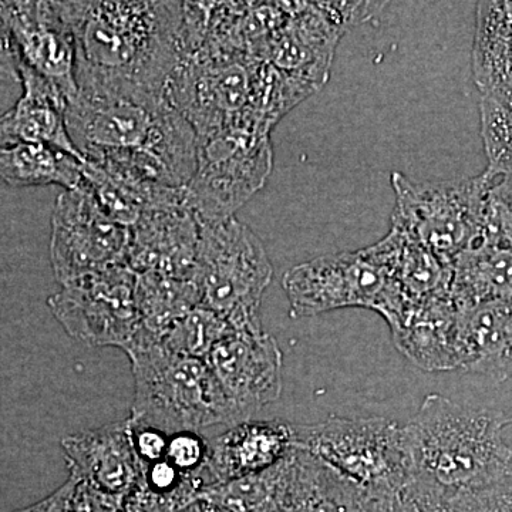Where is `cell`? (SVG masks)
<instances>
[{"label": "cell", "mask_w": 512, "mask_h": 512, "mask_svg": "<svg viewBox=\"0 0 512 512\" xmlns=\"http://www.w3.org/2000/svg\"><path fill=\"white\" fill-rule=\"evenodd\" d=\"M458 309L453 296L406 308L392 330L393 342L410 362L427 372L460 369L457 353Z\"/></svg>", "instance_id": "20"}, {"label": "cell", "mask_w": 512, "mask_h": 512, "mask_svg": "<svg viewBox=\"0 0 512 512\" xmlns=\"http://www.w3.org/2000/svg\"><path fill=\"white\" fill-rule=\"evenodd\" d=\"M272 170L268 131L227 127L198 137V163L185 187L201 224L228 220L261 190Z\"/></svg>", "instance_id": "9"}, {"label": "cell", "mask_w": 512, "mask_h": 512, "mask_svg": "<svg viewBox=\"0 0 512 512\" xmlns=\"http://www.w3.org/2000/svg\"><path fill=\"white\" fill-rule=\"evenodd\" d=\"M295 448L293 424L248 420L229 427L210 441L202 470L205 488L262 473Z\"/></svg>", "instance_id": "17"}, {"label": "cell", "mask_w": 512, "mask_h": 512, "mask_svg": "<svg viewBox=\"0 0 512 512\" xmlns=\"http://www.w3.org/2000/svg\"><path fill=\"white\" fill-rule=\"evenodd\" d=\"M293 431L296 448L366 493L399 494L410 481L406 431L397 421L330 416L322 423L293 424Z\"/></svg>", "instance_id": "5"}, {"label": "cell", "mask_w": 512, "mask_h": 512, "mask_svg": "<svg viewBox=\"0 0 512 512\" xmlns=\"http://www.w3.org/2000/svg\"><path fill=\"white\" fill-rule=\"evenodd\" d=\"M234 330L224 316L200 305L174 323L160 342L178 355L207 360L212 349Z\"/></svg>", "instance_id": "27"}, {"label": "cell", "mask_w": 512, "mask_h": 512, "mask_svg": "<svg viewBox=\"0 0 512 512\" xmlns=\"http://www.w3.org/2000/svg\"><path fill=\"white\" fill-rule=\"evenodd\" d=\"M201 504H202V510H204V512H229L227 510H224V508L214 507V505L205 504V503H201Z\"/></svg>", "instance_id": "34"}, {"label": "cell", "mask_w": 512, "mask_h": 512, "mask_svg": "<svg viewBox=\"0 0 512 512\" xmlns=\"http://www.w3.org/2000/svg\"><path fill=\"white\" fill-rule=\"evenodd\" d=\"M274 275L261 239L232 217L201 224L192 281L201 306L235 330L262 328L259 306Z\"/></svg>", "instance_id": "6"}, {"label": "cell", "mask_w": 512, "mask_h": 512, "mask_svg": "<svg viewBox=\"0 0 512 512\" xmlns=\"http://www.w3.org/2000/svg\"><path fill=\"white\" fill-rule=\"evenodd\" d=\"M134 376L130 419L167 434L242 423L205 360L178 355L141 329L126 350Z\"/></svg>", "instance_id": "4"}, {"label": "cell", "mask_w": 512, "mask_h": 512, "mask_svg": "<svg viewBox=\"0 0 512 512\" xmlns=\"http://www.w3.org/2000/svg\"><path fill=\"white\" fill-rule=\"evenodd\" d=\"M481 134L488 170L512 177V110L491 94L481 99Z\"/></svg>", "instance_id": "28"}, {"label": "cell", "mask_w": 512, "mask_h": 512, "mask_svg": "<svg viewBox=\"0 0 512 512\" xmlns=\"http://www.w3.org/2000/svg\"><path fill=\"white\" fill-rule=\"evenodd\" d=\"M460 369L497 383L512 377V296L458 311Z\"/></svg>", "instance_id": "19"}, {"label": "cell", "mask_w": 512, "mask_h": 512, "mask_svg": "<svg viewBox=\"0 0 512 512\" xmlns=\"http://www.w3.org/2000/svg\"><path fill=\"white\" fill-rule=\"evenodd\" d=\"M126 497L114 495L94 487L92 484H77L74 494L76 512H123Z\"/></svg>", "instance_id": "30"}, {"label": "cell", "mask_w": 512, "mask_h": 512, "mask_svg": "<svg viewBox=\"0 0 512 512\" xmlns=\"http://www.w3.org/2000/svg\"><path fill=\"white\" fill-rule=\"evenodd\" d=\"M83 165L80 158L46 144L19 143L0 150V173L13 187L59 185L77 190L84 183Z\"/></svg>", "instance_id": "22"}, {"label": "cell", "mask_w": 512, "mask_h": 512, "mask_svg": "<svg viewBox=\"0 0 512 512\" xmlns=\"http://www.w3.org/2000/svg\"><path fill=\"white\" fill-rule=\"evenodd\" d=\"M66 124L84 161L138 185L184 188L197 170V131L168 96L77 90Z\"/></svg>", "instance_id": "2"}, {"label": "cell", "mask_w": 512, "mask_h": 512, "mask_svg": "<svg viewBox=\"0 0 512 512\" xmlns=\"http://www.w3.org/2000/svg\"><path fill=\"white\" fill-rule=\"evenodd\" d=\"M183 512H204V510H202V504L197 503V504L192 505V507L187 508V510H185Z\"/></svg>", "instance_id": "35"}, {"label": "cell", "mask_w": 512, "mask_h": 512, "mask_svg": "<svg viewBox=\"0 0 512 512\" xmlns=\"http://www.w3.org/2000/svg\"><path fill=\"white\" fill-rule=\"evenodd\" d=\"M355 512H414L402 494H367Z\"/></svg>", "instance_id": "33"}, {"label": "cell", "mask_w": 512, "mask_h": 512, "mask_svg": "<svg viewBox=\"0 0 512 512\" xmlns=\"http://www.w3.org/2000/svg\"><path fill=\"white\" fill-rule=\"evenodd\" d=\"M282 286L291 313L298 318L365 308L379 313L392 326L406 309L402 293L375 244L293 266L285 272Z\"/></svg>", "instance_id": "7"}, {"label": "cell", "mask_w": 512, "mask_h": 512, "mask_svg": "<svg viewBox=\"0 0 512 512\" xmlns=\"http://www.w3.org/2000/svg\"><path fill=\"white\" fill-rule=\"evenodd\" d=\"M493 173L458 183L416 184L393 173L396 205L392 225L439 256L454 262L483 242L485 197Z\"/></svg>", "instance_id": "8"}, {"label": "cell", "mask_w": 512, "mask_h": 512, "mask_svg": "<svg viewBox=\"0 0 512 512\" xmlns=\"http://www.w3.org/2000/svg\"><path fill=\"white\" fill-rule=\"evenodd\" d=\"M473 69L483 93L512 84V3H480Z\"/></svg>", "instance_id": "24"}, {"label": "cell", "mask_w": 512, "mask_h": 512, "mask_svg": "<svg viewBox=\"0 0 512 512\" xmlns=\"http://www.w3.org/2000/svg\"><path fill=\"white\" fill-rule=\"evenodd\" d=\"M133 421V420H131ZM134 444L138 456H140L143 464L157 463V461L165 458L167 453L168 439L167 434L161 433L151 427L137 426L133 423Z\"/></svg>", "instance_id": "31"}, {"label": "cell", "mask_w": 512, "mask_h": 512, "mask_svg": "<svg viewBox=\"0 0 512 512\" xmlns=\"http://www.w3.org/2000/svg\"><path fill=\"white\" fill-rule=\"evenodd\" d=\"M201 222L183 197L148 208L130 228L127 264L137 274L191 279L200 241Z\"/></svg>", "instance_id": "15"}, {"label": "cell", "mask_w": 512, "mask_h": 512, "mask_svg": "<svg viewBox=\"0 0 512 512\" xmlns=\"http://www.w3.org/2000/svg\"><path fill=\"white\" fill-rule=\"evenodd\" d=\"M366 491L301 448L265 471L256 512H355Z\"/></svg>", "instance_id": "14"}, {"label": "cell", "mask_w": 512, "mask_h": 512, "mask_svg": "<svg viewBox=\"0 0 512 512\" xmlns=\"http://www.w3.org/2000/svg\"><path fill=\"white\" fill-rule=\"evenodd\" d=\"M208 451H210V441L198 433L185 431V433L170 436L165 458L181 473L202 477Z\"/></svg>", "instance_id": "29"}, {"label": "cell", "mask_w": 512, "mask_h": 512, "mask_svg": "<svg viewBox=\"0 0 512 512\" xmlns=\"http://www.w3.org/2000/svg\"><path fill=\"white\" fill-rule=\"evenodd\" d=\"M375 247L402 293L406 308L451 295L453 265L414 241L396 225H392Z\"/></svg>", "instance_id": "21"}, {"label": "cell", "mask_w": 512, "mask_h": 512, "mask_svg": "<svg viewBox=\"0 0 512 512\" xmlns=\"http://www.w3.org/2000/svg\"><path fill=\"white\" fill-rule=\"evenodd\" d=\"M2 46L13 67H26L57 87L67 103L77 93L76 46L60 2H2Z\"/></svg>", "instance_id": "12"}, {"label": "cell", "mask_w": 512, "mask_h": 512, "mask_svg": "<svg viewBox=\"0 0 512 512\" xmlns=\"http://www.w3.org/2000/svg\"><path fill=\"white\" fill-rule=\"evenodd\" d=\"M23 96L0 121L2 147L46 144L84 161L74 147L66 124L67 100L57 87L26 67H15Z\"/></svg>", "instance_id": "18"}, {"label": "cell", "mask_w": 512, "mask_h": 512, "mask_svg": "<svg viewBox=\"0 0 512 512\" xmlns=\"http://www.w3.org/2000/svg\"><path fill=\"white\" fill-rule=\"evenodd\" d=\"M60 444L70 477L106 493L127 497L143 474L130 417L99 429L70 434Z\"/></svg>", "instance_id": "16"}, {"label": "cell", "mask_w": 512, "mask_h": 512, "mask_svg": "<svg viewBox=\"0 0 512 512\" xmlns=\"http://www.w3.org/2000/svg\"><path fill=\"white\" fill-rule=\"evenodd\" d=\"M511 414L464 406L441 394L424 397L404 426L410 481L441 495L464 493L512 474V447L505 441Z\"/></svg>", "instance_id": "3"}, {"label": "cell", "mask_w": 512, "mask_h": 512, "mask_svg": "<svg viewBox=\"0 0 512 512\" xmlns=\"http://www.w3.org/2000/svg\"><path fill=\"white\" fill-rule=\"evenodd\" d=\"M136 289V272L120 265L63 285L47 306L70 338L126 352L143 329Z\"/></svg>", "instance_id": "10"}, {"label": "cell", "mask_w": 512, "mask_h": 512, "mask_svg": "<svg viewBox=\"0 0 512 512\" xmlns=\"http://www.w3.org/2000/svg\"><path fill=\"white\" fill-rule=\"evenodd\" d=\"M400 494L414 512H512V474L464 493L441 495L407 484Z\"/></svg>", "instance_id": "26"}, {"label": "cell", "mask_w": 512, "mask_h": 512, "mask_svg": "<svg viewBox=\"0 0 512 512\" xmlns=\"http://www.w3.org/2000/svg\"><path fill=\"white\" fill-rule=\"evenodd\" d=\"M451 296L458 311L512 296V248L483 245L453 265Z\"/></svg>", "instance_id": "23"}, {"label": "cell", "mask_w": 512, "mask_h": 512, "mask_svg": "<svg viewBox=\"0 0 512 512\" xmlns=\"http://www.w3.org/2000/svg\"><path fill=\"white\" fill-rule=\"evenodd\" d=\"M136 296L141 326L157 339L201 305L194 281L154 272L137 274Z\"/></svg>", "instance_id": "25"}, {"label": "cell", "mask_w": 512, "mask_h": 512, "mask_svg": "<svg viewBox=\"0 0 512 512\" xmlns=\"http://www.w3.org/2000/svg\"><path fill=\"white\" fill-rule=\"evenodd\" d=\"M205 362L242 421L281 396L282 352L262 328L234 330Z\"/></svg>", "instance_id": "13"}, {"label": "cell", "mask_w": 512, "mask_h": 512, "mask_svg": "<svg viewBox=\"0 0 512 512\" xmlns=\"http://www.w3.org/2000/svg\"><path fill=\"white\" fill-rule=\"evenodd\" d=\"M77 484L79 481L76 478L69 477L62 487L57 488L55 493L50 494L45 500L13 512H76L74 511V494H76Z\"/></svg>", "instance_id": "32"}, {"label": "cell", "mask_w": 512, "mask_h": 512, "mask_svg": "<svg viewBox=\"0 0 512 512\" xmlns=\"http://www.w3.org/2000/svg\"><path fill=\"white\" fill-rule=\"evenodd\" d=\"M128 249L130 229L111 220L86 184L57 197L50 262L60 285L128 265Z\"/></svg>", "instance_id": "11"}, {"label": "cell", "mask_w": 512, "mask_h": 512, "mask_svg": "<svg viewBox=\"0 0 512 512\" xmlns=\"http://www.w3.org/2000/svg\"><path fill=\"white\" fill-rule=\"evenodd\" d=\"M76 46L77 90L168 96L183 55L184 2H60Z\"/></svg>", "instance_id": "1"}]
</instances>
